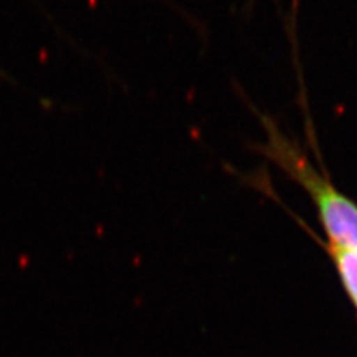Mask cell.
<instances>
[{
  "mask_svg": "<svg viewBox=\"0 0 357 357\" xmlns=\"http://www.w3.org/2000/svg\"><path fill=\"white\" fill-rule=\"evenodd\" d=\"M268 140L259 151L304 189L314 204L328 245L357 252V203L312 165L305 153L278 130L270 118L261 116Z\"/></svg>",
  "mask_w": 357,
  "mask_h": 357,
  "instance_id": "1",
  "label": "cell"
},
{
  "mask_svg": "<svg viewBox=\"0 0 357 357\" xmlns=\"http://www.w3.org/2000/svg\"><path fill=\"white\" fill-rule=\"evenodd\" d=\"M328 252L337 268L345 294L357 311V252L331 248V245H328Z\"/></svg>",
  "mask_w": 357,
  "mask_h": 357,
  "instance_id": "2",
  "label": "cell"
}]
</instances>
